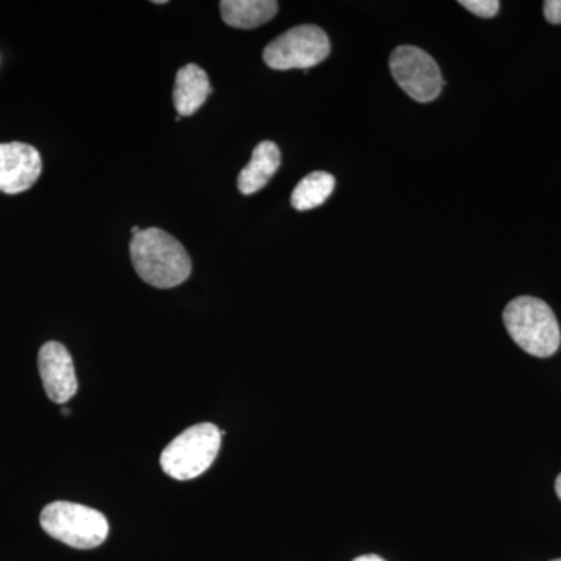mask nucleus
Masks as SVG:
<instances>
[{"label": "nucleus", "mask_w": 561, "mask_h": 561, "mask_svg": "<svg viewBox=\"0 0 561 561\" xmlns=\"http://www.w3.org/2000/svg\"><path fill=\"white\" fill-rule=\"evenodd\" d=\"M140 231H142V230H140V228H139V227H133V228H131V234H133V236L139 234V232H140Z\"/></svg>", "instance_id": "nucleus-17"}, {"label": "nucleus", "mask_w": 561, "mask_h": 561, "mask_svg": "<svg viewBox=\"0 0 561 561\" xmlns=\"http://www.w3.org/2000/svg\"><path fill=\"white\" fill-rule=\"evenodd\" d=\"M546 21L553 25L561 24V0H548L545 2Z\"/></svg>", "instance_id": "nucleus-14"}, {"label": "nucleus", "mask_w": 561, "mask_h": 561, "mask_svg": "<svg viewBox=\"0 0 561 561\" xmlns=\"http://www.w3.org/2000/svg\"><path fill=\"white\" fill-rule=\"evenodd\" d=\"M335 179L328 172H312L291 192V206L297 210L319 208L334 192Z\"/></svg>", "instance_id": "nucleus-12"}, {"label": "nucleus", "mask_w": 561, "mask_h": 561, "mask_svg": "<svg viewBox=\"0 0 561 561\" xmlns=\"http://www.w3.org/2000/svg\"><path fill=\"white\" fill-rule=\"evenodd\" d=\"M220 446L221 431L216 424H195L165 446L160 457L161 468L175 481H191L208 470Z\"/></svg>", "instance_id": "nucleus-4"}, {"label": "nucleus", "mask_w": 561, "mask_h": 561, "mask_svg": "<svg viewBox=\"0 0 561 561\" xmlns=\"http://www.w3.org/2000/svg\"><path fill=\"white\" fill-rule=\"evenodd\" d=\"M43 172L35 147L24 142L0 144V192L9 195L31 190Z\"/></svg>", "instance_id": "nucleus-8"}, {"label": "nucleus", "mask_w": 561, "mask_h": 561, "mask_svg": "<svg viewBox=\"0 0 561 561\" xmlns=\"http://www.w3.org/2000/svg\"><path fill=\"white\" fill-rule=\"evenodd\" d=\"M208 73L197 65H187L179 70L173 88V105L179 116L190 117L202 108L210 94Z\"/></svg>", "instance_id": "nucleus-9"}, {"label": "nucleus", "mask_w": 561, "mask_h": 561, "mask_svg": "<svg viewBox=\"0 0 561 561\" xmlns=\"http://www.w3.org/2000/svg\"><path fill=\"white\" fill-rule=\"evenodd\" d=\"M552 561H561V559H559V560H552Z\"/></svg>", "instance_id": "nucleus-18"}, {"label": "nucleus", "mask_w": 561, "mask_h": 561, "mask_svg": "<svg viewBox=\"0 0 561 561\" xmlns=\"http://www.w3.org/2000/svg\"><path fill=\"white\" fill-rule=\"evenodd\" d=\"M556 491H557V494H559V497L561 500V474L559 476V478H557Z\"/></svg>", "instance_id": "nucleus-16"}, {"label": "nucleus", "mask_w": 561, "mask_h": 561, "mask_svg": "<svg viewBox=\"0 0 561 561\" xmlns=\"http://www.w3.org/2000/svg\"><path fill=\"white\" fill-rule=\"evenodd\" d=\"M459 3L476 16L483 18V20L496 16L501 9V3L497 0H460Z\"/></svg>", "instance_id": "nucleus-13"}, {"label": "nucleus", "mask_w": 561, "mask_h": 561, "mask_svg": "<svg viewBox=\"0 0 561 561\" xmlns=\"http://www.w3.org/2000/svg\"><path fill=\"white\" fill-rule=\"evenodd\" d=\"M130 254L140 279L158 289H172L191 276L192 262L186 249L161 228L133 236Z\"/></svg>", "instance_id": "nucleus-1"}, {"label": "nucleus", "mask_w": 561, "mask_h": 561, "mask_svg": "<svg viewBox=\"0 0 561 561\" xmlns=\"http://www.w3.org/2000/svg\"><path fill=\"white\" fill-rule=\"evenodd\" d=\"M354 561H386L382 559V557H379V556H362V557H357L356 560Z\"/></svg>", "instance_id": "nucleus-15"}, {"label": "nucleus", "mask_w": 561, "mask_h": 561, "mask_svg": "<svg viewBox=\"0 0 561 561\" xmlns=\"http://www.w3.org/2000/svg\"><path fill=\"white\" fill-rule=\"evenodd\" d=\"M331 43L317 25L306 24L290 28L272 41L264 49V61L275 70H308L330 57Z\"/></svg>", "instance_id": "nucleus-5"}, {"label": "nucleus", "mask_w": 561, "mask_h": 561, "mask_svg": "<svg viewBox=\"0 0 561 561\" xmlns=\"http://www.w3.org/2000/svg\"><path fill=\"white\" fill-rule=\"evenodd\" d=\"M390 70L398 87L415 102L430 103L440 95L443 77L437 62L415 46H400L390 55Z\"/></svg>", "instance_id": "nucleus-6"}, {"label": "nucleus", "mask_w": 561, "mask_h": 561, "mask_svg": "<svg viewBox=\"0 0 561 561\" xmlns=\"http://www.w3.org/2000/svg\"><path fill=\"white\" fill-rule=\"evenodd\" d=\"M38 368L49 400L66 404L76 397L79 382L72 356L65 345L58 342L44 343L38 354Z\"/></svg>", "instance_id": "nucleus-7"}, {"label": "nucleus", "mask_w": 561, "mask_h": 561, "mask_svg": "<svg viewBox=\"0 0 561 561\" xmlns=\"http://www.w3.org/2000/svg\"><path fill=\"white\" fill-rule=\"evenodd\" d=\"M39 523L49 537L76 549L99 548L110 534L108 519L103 513L73 502L46 505Z\"/></svg>", "instance_id": "nucleus-3"}, {"label": "nucleus", "mask_w": 561, "mask_h": 561, "mask_svg": "<svg viewBox=\"0 0 561 561\" xmlns=\"http://www.w3.org/2000/svg\"><path fill=\"white\" fill-rule=\"evenodd\" d=\"M278 7L275 0H224L220 2L221 20L231 27L250 31L272 21Z\"/></svg>", "instance_id": "nucleus-11"}, {"label": "nucleus", "mask_w": 561, "mask_h": 561, "mask_svg": "<svg viewBox=\"0 0 561 561\" xmlns=\"http://www.w3.org/2000/svg\"><path fill=\"white\" fill-rule=\"evenodd\" d=\"M280 151L272 140H264L256 146L251 161L238 176V187L243 195H253L267 186L268 181L278 172Z\"/></svg>", "instance_id": "nucleus-10"}, {"label": "nucleus", "mask_w": 561, "mask_h": 561, "mask_svg": "<svg viewBox=\"0 0 561 561\" xmlns=\"http://www.w3.org/2000/svg\"><path fill=\"white\" fill-rule=\"evenodd\" d=\"M504 323L516 345L531 356L549 357L560 348L559 321L540 298L518 297L508 302Z\"/></svg>", "instance_id": "nucleus-2"}]
</instances>
